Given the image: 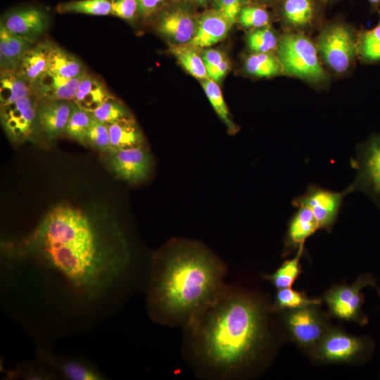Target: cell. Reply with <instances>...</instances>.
I'll return each mask as SVG.
<instances>
[{
  "label": "cell",
  "instance_id": "39",
  "mask_svg": "<svg viewBox=\"0 0 380 380\" xmlns=\"http://www.w3.org/2000/svg\"><path fill=\"white\" fill-rule=\"evenodd\" d=\"M86 142L99 150L109 151L110 134L108 125L92 116L86 134Z\"/></svg>",
  "mask_w": 380,
  "mask_h": 380
},
{
  "label": "cell",
  "instance_id": "10",
  "mask_svg": "<svg viewBox=\"0 0 380 380\" xmlns=\"http://www.w3.org/2000/svg\"><path fill=\"white\" fill-rule=\"evenodd\" d=\"M349 194H351L349 186L343 191H335L310 184L303 194L292 201V205L296 208H308L319 229L330 230L336 220L345 197Z\"/></svg>",
  "mask_w": 380,
  "mask_h": 380
},
{
  "label": "cell",
  "instance_id": "24",
  "mask_svg": "<svg viewBox=\"0 0 380 380\" xmlns=\"http://www.w3.org/2000/svg\"><path fill=\"white\" fill-rule=\"evenodd\" d=\"M110 153L125 148L143 146L144 137L134 118H127L108 125Z\"/></svg>",
  "mask_w": 380,
  "mask_h": 380
},
{
  "label": "cell",
  "instance_id": "46",
  "mask_svg": "<svg viewBox=\"0 0 380 380\" xmlns=\"http://www.w3.org/2000/svg\"><path fill=\"white\" fill-rule=\"evenodd\" d=\"M379 208H380V205L379 206Z\"/></svg>",
  "mask_w": 380,
  "mask_h": 380
},
{
  "label": "cell",
  "instance_id": "42",
  "mask_svg": "<svg viewBox=\"0 0 380 380\" xmlns=\"http://www.w3.org/2000/svg\"><path fill=\"white\" fill-rule=\"evenodd\" d=\"M138 18L143 21H150L157 17L170 0H137Z\"/></svg>",
  "mask_w": 380,
  "mask_h": 380
},
{
  "label": "cell",
  "instance_id": "16",
  "mask_svg": "<svg viewBox=\"0 0 380 380\" xmlns=\"http://www.w3.org/2000/svg\"><path fill=\"white\" fill-rule=\"evenodd\" d=\"M277 2H279L281 19L294 30L311 27L319 15V0H279Z\"/></svg>",
  "mask_w": 380,
  "mask_h": 380
},
{
  "label": "cell",
  "instance_id": "21",
  "mask_svg": "<svg viewBox=\"0 0 380 380\" xmlns=\"http://www.w3.org/2000/svg\"><path fill=\"white\" fill-rule=\"evenodd\" d=\"M32 42L11 33L0 25V70H18Z\"/></svg>",
  "mask_w": 380,
  "mask_h": 380
},
{
  "label": "cell",
  "instance_id": "9",
  "mask_svg": "<svg viewBox=\"0 0 380 380\" xmlns=\"http://www.w3.org/2000/svg\"><path fill=\"white\" fill-rule=\"evenodd\" d=\"M368 286L376 288L374 278L364 274L352 284H342L329 290L324 298L331 314L341 319L365 324L367 319L362 313L364 297L361 291Z\"/></svg>",
  "mask_w": 380,
  "mask_h": 380
},
{
  "label": "cell",
  "instance_id": "30",
  "mask_svg": "<svg viewBox=\"0 0 380 380\" xmlns=\"http://www.w3.org/2000/svg\"><path fill=\"white\" fill-rule=\"evenodd\" d=\"M322 300L308 298L305 293L293 290V289H279L271 310L279 312L296 309L308 306L319 305Z\"/></svg>",
  "mask_w": 380,
  "mask_h": 380
},
{
  "label": "cell",
  "instance_id": "3",
  "mask_svg": "<svg viewBox=\"0 0 380 380\" xmlns=\"http://www.w3.org/2000/svg\"><path fill=\"white\" fill-rule=\"evenodd\" d=\"M226 269L206 249L189 243L170 245L151 269L147 305L151 317L184 328L196 319L224 288Z\"/></svg>",
  "mask_w": 380,
  "mask_h": 380
},
{
  "label": "cell",
  "instance_id": "8",
  "mask_svg": "<svg viewBox=\"0 0 380 380\" xmlns=\"http://www.w3.org/2000/svg\"><path fill=\"white\" fill-rule=\"evenodd\" d=\"M317 305L285 310L283 322L292 339L301 348L315 350L328 331Z\"/></svg>",
  "mask_w": 380,
  "mask_h": 380
},
{
  "label": "cell",
  "instance_id": "32",
  "mask_svg": "<svg viewBox=\"0 0 380 380\" xmlns=\"http://www.w3.org/2000/svg\"><path fill=\"white\" fill-rule=\"evenodd\" d=\"M112 0H72L60 3L56 11L60 13H80L108 15L111 13Z\"/></svg>",
  "mask_w": 380,
  "mask_h": 380
},
{
  "label": "cell",
  "instance_id": "19",
  "mask_svg": "<svg viewBox=\"0 0 380 380\" xmlns=\"http://www.w3.org/2000/svg\"><path fill=\"white\" fill-rule=\"evenodd\" d=\"M290 220L285 236L286 253L304 248L308 238L320 229L312 212L300 206Z\"/></svg>",
  "mask_w": 380,
  "mask_h": 380
},
{
  "label": "cell",
  "instance_id": "38",
  "mask_svg": "<svg viewBox=\"0 0 380 380\" xmlns=\"http://www.w3.org/2000/svg\"><path fill=\"white\" fill-rule=\"evenodd\" d=\"M269 13L258 5L246 4L241 10L237 23L246 29H258L269 25Z\"/></svg>",
  "mask_w": 380,
  "mask_h": 380
},
{
  "label": "cell",
  "instance_id": "18",
  "mask_svg": "<svg viewBox=\"0 0 380 380\" xmlns=\"http://www.w3.org/2000/svg\"><path fill=\"white\" fill-rule=\"evenodd\" d=\"M71 111V101H40L37 106L39 128L49 140L63 133Z\"/></svg>",
  "mask_w": 380,
  "mask_h": 380
},
{
  "label": "cell",
  "instance_id": "2",
  "mask_svg": "<svg viewBox=\"0 0 380 380\" xmlns=\"http://www.w3.org/2000/svg\"><path fill=\"white\" fill-rule=\"evenodd\" d=\"M266 311L250 293L225 287L185 327L196 365L213 377L240 376L261 357L268 339Z\"/></svg>",
  "mask_w": 380,
  "mask_h": 380
},
{
  "label": "cell",
  "instance_id": "44",
  "mask_svg": "<svg viewBox=\"0 0 380 380\" xmlns=\"http://www.w3.org/2000/svg\"><path fill=\"white\" fill-rule=\"evenodd\" d=\"M372 8H378L380 4V0H367Z\"/></svg>",
  "mask_w": 380,
  "mask_h": 380
},
{
  "label": "cell",
  "instance_id": "20",
  "mask_svg": "<svg viewBox=\"0 0 380 380\" xmlns=\"http://www.w3.org/2000/svg\"><path fill=\"white\" fill-rule=\"evenodd\" d=\"M111 97L113 96L102 81L87 73L81 79L72 101L91 113Z\"/></svg>",
  "mask_w": 380,
  "mask_h": 380
},
{
  "label": "cell",
  "instance_id": "22",
  "mask_svg": "<svg viewBox=\"0 0 380 380\" xmlns=\"http://www.w3.org/2000/svg\"><path fill=\"white\" fill-rule=\"evenodd\" d=\"M53 44L49 39H44L32 46L25 53L18 71L30 86L46 72Z\"/></svg>",
  "mask_w": 380,
  "mask_h": 380
},
{
  "label": "cell",
  "instance_id": "5",
  "mask_svg": "<svg viewBox=\"0 0 380 380\" xmlns=\"http://www.w3.org/2000/svg\"><path fill=\"white\" fill-rule=\"evenodd\" d=\"M317 48L327 65L341 74L350 68L357 54V39L348 25L336 22L322 30Z\"/></svg>",
  "mask_w": 380,
  "mask_h": 380
},
{
  "label": "cell",
  "instance_id": "23",
  "mask_svg": "<svg viewBox=\"0 0 380 380\" xmlns=\"http://www.w3.org/2000/svg\"><path fill=\"white\" fill-rule=\"evenodd\" d=\"M45 72L66 80L74 79L87 73L82 62L78 58L54 42Z\"/></svg>",
  "mask_w": 380,
  "mask_h": 380
},
{
  "label": "cell",
  "instance_id": "36",
  "mask_svg": "<svg viewBox=\"0 0 380 380\" xmlns=\"http://www.w3.org/2000/svg\"><path fill=\"white\" fill-rule=\"evenodd\" d=\"M246 37V44L253 53H270L277 49L279 40L269 27L253 30Z\"/></svg>",
  "mask_w": 380,
  "mask_h": 380
},
{
  "label": "cell",
  "instance_id": "35",
  "mask_svg": "<svg viewBox=\"0 0 380 380\" xmlns=\"http://www.w3.org/2000/svg\"><path fill=\"white\" fill-rule=\"evenodd\" d=\"M201 55L208 77L220 83L230 68L227 56L223 51L212 48L205 49Z\"/></svg>",
  "mask_w": 380,
  "mask_h": 380
},
{
  "label": "cell",
  "instance_id": "34",
  "mask_svg": "<svg viewBox=\"0 0 380 380\" xmlns=\"http://www.w3.org/2000/svg\"><path fill=\"white\" fill-rule=\"evenodd\" d=\"M357 54L365 62L380 61V20L375 27L363 32L357 39Z\"/></svg>",
  "mask_w": 380,
  "mask_h": 380
},
{
  "label": "cell",
  "instance_id": "45",
  "mask_svg": "<svg viewBox=\"0 0 380 380\" xmlns=\"http://www.w3.org/2000/svg\"><path fill=\"white\" fill-rule=\"evenodd\" d=\"M252 1H256L258 3H260V4H272V3H274V2H277L279 0H252Z\"/></svg>",
  "mask_w": 380,
  "mask_h": 380
},
{
  "label": "cell",
  "instance_id": "29",
  "mask_svg": "<svg viewBox=\"0 0 380 380\" xmlns=\"http://www.w3.org/2000/svg\"><path fill=\"white\" fill-rule=\"evenodd\" d=\"M201 84L214 110L226 126L228 132L234 134L238 127L232 121L218 83L210 78L201 80Z\"/></svg>",
  "mask_w": 380,
  "mask_h": 380
},
{
  "label": "cell",
  "instance_id": "43",
  "mask_svg": "<svg viewBox=\"0 0 380 380\" xmlns=\"http://www.w3.org/2000/svg\"><path fill=\"white\" fill-rule=\"evenodd\" d=\"M194 6H204L208 4L211 0H184Z\"/></svg>",
  "mask_w": 380,
  "mask_h": 380
},
{
  "label": "cell",
  "instance_id": "7",
  "mask_svg": "<svg viewBox=\"0 0 380 380\" xmlns=\"http://www.w3.org/2000/svg\"><path fill=\"white\" fill-rule=\"evenodd\" d=\"M195 6L184 0H170L156 18V30L170 44L190 43L197 27Z\"/></svg>",
  "mask_w": 380,
  "mask_h": 380
},
{
  "label": "cell",
  "instance_id": "17",
  "mask_svg": "<svg viewBox=\"0 0 380 380\" xmlns=\"http://www.w3.org/2000/svg\"><path fill=\"white\" fill-rule=\"evenodd\" d=\"M84 75L74 79L66 80L44 72L32 83V94H34L40 101H72L79 83Z\"/></svg>",
  "mask_w": 380,
  "mask_h": 380
},
{
  "label": "cell",
  "instance_id": "11",
  "mask_svg": "<svg viewBox=\"0 0 380 380\" xmlns=\"http://www.w3.org/2000/svg\"><path fill=\"white\" fill-rule=\"evenodd\" d=\"M37 106L31 96L1 106V124L11 140L20 142L32 137L39 127Z\"/></svg>",
  "mask_w": 380,
  "mask_h": 380
},
{
  "label": "cell",
  "instance_id": "1",
  "mask_svg": "<svg viewBox=\"0 0 380 380\" xmlns=\"http://www.w3.org/2000/svg\"><path fill=\"white\" fill-rule=\"evenodd\" d=\"M106 231L82 210L58 206L25 240L18 255L65 291L94 302L121 281L129 267L122 234L109 238Z\"/></svg>",
  "mask_w": 380,
  "mask_h": 380
},
{
  "label": "cell",
  "instance_id": "13",
  "mask_svg": "<svg viewBox=\"0 0 380 380\" xmlns=\"http://www.w3.org/2000/svg\"><path fill=\"white\" fill-rule=\"evenodd\" d=\"M49 23L50 15L46 8L25 5L6 12L0 25L11 33L33 42L46 31Z\"/></svg>",
  "mask_w": 380,
  "mask_h": 380
},
{
  "label": "cell",
  "instance_id": "33",
  "mask_svg": "<svg viewBox=\"0 0 380 380\" xmlns=\"http://www.w3.org/2000/svg\"><path fill=\"white\" fill-rule=\"evenodd\" d=\"M91 114L71 101V111L63 133L77 142L84 144L89 126Z\"/></svg>",
  "mask_w": 380,
  "mask_h": 380
},
{
  "label": "cell",
  "instance_id": "25",
  "mask_svg": "<svg viewBox=\"0 0 380 380\" xmlns=\"http://www.w3.org/2000/svg\"><path fill=\"white\" fill-rule=\"evenodd\" d=\"M53 369L64 379L68 380H100L104 376L97 369L86 361L72 357L45 358Z\"/></svg>",
  "mask_w": 380,
  "mask_h": 380
},
{
  "label": "cell",
  "instance_id": "41",
  "mask_svg": "<svg viewBox=\"0 0 380 380\" xmlns=\"http://www.w3.org/2000/svg\"><path fill=\"white\" fill-rule=\"evenodd\" d=\"M110 15L133 22L138 18L137 0H112Z\"/></svg>",
  "mask_w": 380,
  "mask_h": 380
},
{
  "label": "cell",
  "instance_id": "12",
  "mask_svg": "<svg viewBox=\"0 0 380 380\" xmlns=\"http://www.w3.org/2000/svg\"><path fill=\"white\" fill-rule=\"evenodd\" d=\"M371 349V343L335 329H329L317 348L315 355L327 362H348L365 356Z\"/></svg>",
  "mask_w": 380,
  "mask_h": 380
},
{
  "label": "cell",
  "instance_id": "4",
  "mask_svg": "<svg viewBox=\"0 0 380 380\" xmlns=\"http://www.w3.org/2000/svg\"><path fill=\"white\" fill-rule=\"evenodd\" d=\"M277 51L284 73L314 84L327 80L317 46L303 33L284 34L279 40Z\"/></svg>",
  "mask_w": 380,
  "mask_h": 380
},
{
  "label": "cell",
  "instance_id": "37",
  "mask_svg": "<svg viewBox=\"0 0 380 380\" xmlns=\"http://www.w3.org/2000/svg\"><path fill=\"white\" fill-rule=\"evenodd\" d=\"M90 113L96 120L106 125L132 117L126 106L113 96Z\"/></svg>",
  "mask_w": 380,
  "mask_h": 380
},
{
  "label": "cell",
  "instance_id": "14",
  "mask_svg": "<svg viewBox=\"0 0 380 380\" xmlns=\"http://www.w3.org/2000/svg\"><path fill=\"white\" fill-rule=\"evenodd\" d=\"M109 164L119 178L137 183L148 177L151 157L144 146H138L110 153Z\"/></svg>",
  "mask_w": 380,
  "mask_h": 380
},
{
  "label": "cell",
  "instance_id": "6",
  "mask_svg": "<svg viewBox=\"0 0 380 380\" xmlns=\"http://www.w3.org/2000/svg\"><path fill=\"white\" fill-rule=\"evenodd\" d=\"M356 174L348 186L351 193L360 192L380 205V132L358 145L352 161Z\"/></svg>",
  "mask_w": 380,
  "mask_h": 380
},
{
  "label": "cell",
  "instance_id": "40",
  "mask_svg": "<svg viewBox=\"0 0 380 380\" xmlns=\"http://www.w3.org/2000/svg\"><path fill=\"white\" fill-rule=\"evenodd\" d=\"M251 0H211V8L225 16L233 24L237 21L241 8Z\"/></svg>",
  "mask_w": 380,
  "mask_h": 380
},
{
  "label": "cell",
  "instance_id": "26",
  "mask_svg": "<svg viewBox=\"0 0 380 380\" xmlns=\"http://www.w3.org/2000/svg\"><path fill=\"white\" fill-rule=\"evenodd\" d=\"M198 47L188 43L173 44L169 43V51L179 65L191 76L203 80L209 78L204 65L202 55Z\"/></svg>",
  "mask_w": 380,
  "mask_h": 380
},
{
  "label": "cell",
  "instance_id": "15",
  "mask_svg": "<svg viewBox=\"0 0 380 380\" xmlns=\"http://www.w3.org/2000/svg\"><path fill=\"white\" fill-rule=\"evenodd\" d=\"M234 24L218 11L210 8L198 15L197 27L189 44L210 48L223 40Z\"/></svg>",
  "mask_w": 380,
  "mask_h": 380
},
{
  "label": "cell",
  "instance_id": "31",
  "mask_svg": "<svg viewBox=\"0 0 380 380\" xmlns=\"http://www.w3.org/2000/svg\"><path fill=\"white\" fill-rule=\"evenodd\" d=\"M303 249H298L294 258L285 260L274 273L263 277L278 289L291 287L301 273L300 259Z\"/></svg>",
  "mask_w": 380,
  "mask_h": 380
},
{
  "label": "cell",
  "instance_id": "28",
  "mask_svg": "<svg viewBox=\"0 0 380 380\" xmlns=\"http://www.w3.org/2000/svg\"><path fill=\"white\" fill-rule=\"evenodd\" d=\"M244 69L248 74L258 77H271L283 72L277 56L272 52H252L245 60Z\"/></svg>",
  "mask_w": 380,
  "mask_h": 380
},
{
  "label": "cell",
  "instance_id": "27",
  "mask_svg": "<svg viewBox=\"0 0 380 380\" xmlns=\"http://www.w3.org/2000/svg\"><path fill=\"white\" fill-rule=\"evenodd\" d=\"M30 84L18 70H3L0 74V104L4 106L31 96Z\"/></svg>",
  "mask_w": 380,
  "mask_h": 380
}]
</instances>
